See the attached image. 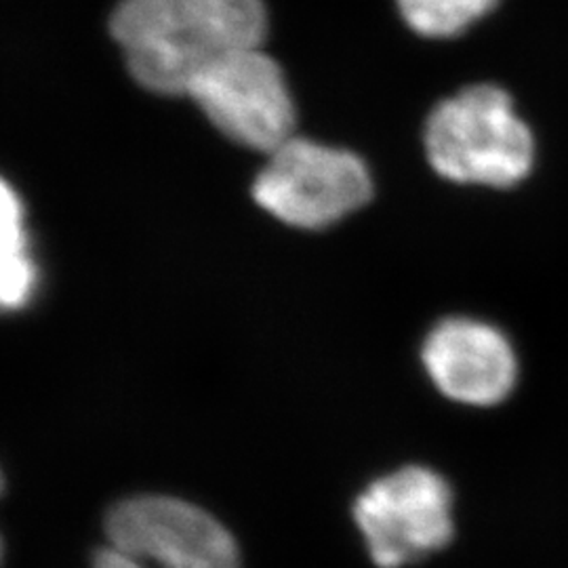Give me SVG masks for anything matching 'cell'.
I'll return each instance as SVG.
<instances>
[{
    "label": "cell",
    "instance_id": "6da1fadb",
    "mask_svg": "<svg viewBox=\"0 0 568 568\" xmlns=\"http://www.w3.org/2000/svg\"><path fill=\"white\" fill-rule=\"evenodd\" d=\"M110 34L133 81L185 98L211 63L264 44L267 9L264 0H121Z\"/></svg>",
    "mask_w": 568,
    "mask_h": 568
},
{
    "label": "cell",
    "instance_id": "7a4b0ae2",
    "mask_svg": "<svg viewBox=\"0 0 568 568\" xmlns=\"http://www.w3.org/2000/svg\"><path fill=\"white\" fill-rule=\"evenodd\" d=\"M427 163L448 182L514 187L535 166V138L497 84H471L434 105L424 124Z\"/></svg>",
    "mask_w": 568,
    "mask_h": 568
},
{
    "label": "cell",
    "instance_id": "3957f363",
    "mask_svg": "<svg viewBox=\"0 0 568 568\" xmlns=\"http://www.w3.org/2000/svg\"><path fill=\"white\" fill-rule=\"evenodd\" d=\"M105 537L95 568H241L224 525L175 497L122 501L108 514Z\"/></svg>",
    "mask_w": 568,
    "mask_h": 568
},
{
    "label": "cell",
    "instance_id": "277c9868",
    "mask_svg": "<svg viewBox=\"0 0 568 568\" xmlns=\"http://www.w3.org/2000/svg\"><path fill=\"white\" fill-rule=\"evenodd\" d=\"M253 199L283 224L325 230L373 199V178L356 152L293 135L267 154Z\"/></svg>",
    "mask_w": 568,
    "mask_h": 568
},
{
    "label": "cell",
    "instance_id": "5b68a950",
    "mask_svg": "<svg viewBox=\"0 0 568 568\" xmlns=\"http://www.w3.org/2000/svg\"><path fill=\"white\" fill-rule=\"evenodd\" d=\"M185 98L222 135L248 150L270 154L297 135L291 87L264 44L211 63L187 87Z\"/></svg>",
    "mask_w": 568,
    "mask_h": 568
},
{
    "label": "cell",
    "instance_id": "8992f818",
    "mask_svg": "<svg viewBox=\"0 0 568 568\" xmlns=\"http://www.w3.org/2000/svg\"><path fill=\"white\" fill-rule=\"evenodd\" d=\"M354 518L377 567H406L450 544L453 490L434 469L403 467L366 488Z\"/></svg>",
    "mask_w": 568,
    "mask_h": 568
},
{
    "label": "cell",
    "instance_id": "52a82bcc",
    "mask_svg": "<svg viewBox=\"0 0 568 568\" xmlns=\"http://www.w3.org/2000/svg\"><path fill=\"white\" fill-rule=\"evenodd\" d=\"M422 358L434 386L462 405H499L518 379L508 337L476 318H447L434 326Z\"/></svg>",
    "mask_w": 568,
    "mask_h": 568
},
{
    "label": "cell",
    "instance_id": "ba28073f",
    "mask_svg": "<svg viewBox=\"0 0 568 568\" xmlns=\"http://www.w3.org/2000/svg\"><path fill=\"white\" fill-rule=\"evenodd\" d=\"M26 209L11 183L0 196V300L4 310L30 304L37 288V264L30 255Z\"/></svg>",
    "mask_w": 568,
    "mask_h": 568
},
{
    "label": "cell",
    "instance_id": "9c48e42d",
    "mask_svg": "<svg viewBox=\"0 0 568 568\" xmlns=\"http://www.w3.org/2000/svg\"><path fill=\"white\" fill-rule=\"evenodd\" d=\"M400 18L415 34L434 41L457 39L485 20L499 0H394Z\"/></svg>",
    "mask_w": 568,
    "mask_h": 568
}]
</instances>
